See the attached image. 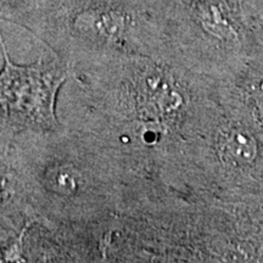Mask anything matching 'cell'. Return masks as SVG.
<instances>
[{"mask_svg": "<svg viewBox=\"0 0 263 263\" xmlns=\"http://www.w3.org/2000/svg\"><path fill=\"white\" fill-rule=\"evenodd\" d=\"M61 82L62 77L54 71H45L39 66L18 68L8 60L3 76V95L14 114L35 123H52V101Z\"/></svg>", "mask_w": 263, "mask_h": 263, "instance_id": "cell-1", "label": "cell"}, {"mask_svg": "<svg viewBox=\"0 0 263 263\" xmlns=\"http://www.w3.org/2000/svg\"><path fill=\"white\" fill-rule=\"evenodd\" d=\"M222 159L229 164L244 166L255 160L257 155V144L251 134L242 129H232L221 140Z\"/></svg>", "mask_w": 263, "mask_h": 263, "instance_id": "cell-2", "label": "cell"}, {"mask_svg": "<svg viewBox=\"0 0 263 263\" xmlns=\"http://www.w3.org/2000/svg\"><path fill=\"white\" fill-rule=\"evenodd\" d=\"M205 26L210 31L217 33V35H226L230 32V27L228 24L222 18V16L216 11L215 9H210L207 17L205 18Z\"/></svg>", "mask_w": 263, "mask_h": 263, "instance_id": "cell-3", "label": "cell"}, {"mask_svg": "<svg viewBox=\"0 0 263 263\" xmlns=\"http://www.w3.org/2000/svg\"><path fill=\"white\" fill-rule=\"evenodd\" d=\"M74 176L71 171L61 170L52 172V185L54 188L61 189L62 192H72L76 189Z\"/></svg>", "mask_w": 263, "mask_h": 263, "instance_id": "cell-4", "label": "cell"}]
</instances>
